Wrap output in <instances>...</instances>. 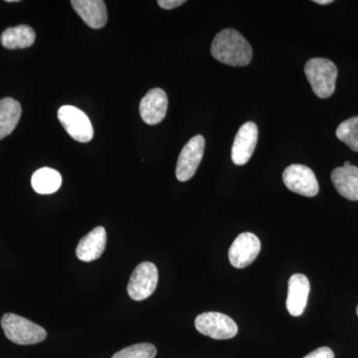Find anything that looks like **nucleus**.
Here are the masks:
<instances>
[{
	"label": "nucleus",
	"mask_w": 358,
	"mask_h": 358,
	"mask_svg": "<svg viewBox=\"0 0 358 358\" xmlns=\"http://www.w3.org/2000/svg\"><path fill=\"white\" fill-rule=\"evenodd\" d=\"M211 54L216 60L233 67H243L251 62L253 51L248 41L236 30L219 32L211 45Z\"/></svg>",
	"instance_id": "nucleus-1"
},
{
	"label": "nucleus",
	"mask_w": 358,
	"mask_h": 358,
	"mask_svg": "<svg viewBox=\"0 0 358 358\" xmlns=\"http://www.w3.org/2000/svg\"><path fill=\"white\" fill-rule=\"evenodd\" d=\"M1 327L6 338L16 345H36L47 338L43 327L14 313H6L2 317Z\"/></svg>",
	"instance_id": "nucleus-2"
},
{
	"label": "nucleus",
	"mask_w": 358,
	"mask_h": 358,
	"mask_svg": "<svg viewBox=\"0 0 358 358\" xmlns=\"http://www.w3.org/2000/svg\"><path fill=\"white\" fill-rule=\"evenodd\" d=\"M305 73L315 95L320 99L333 95L338 78V68L334 62L329 59H310L305 66Z\"/></svg>",
	"instance_id": "nucleus-3"
},
{
	"label": "nucleus",
	"mask_w": 358,
	"mask_h": 358,
	"mask_svg": "<svg viewBox=\"0 0 358 358\" xmlns=\"http://www.w3.org/2000/svg\"><path fill=\"white\" fill-rule=\"evenodd\" d=\"M200 334L214 339H229L236 336L238 326L228 315L216 312L203 313L195 319Z\"/></svg>",
	"instance_id": "nucleus-4"
},
{
	"label": "nucleus",
	"mask_w": 358,
	"mask_h": 358,
	"mask_svg": "<svg viewBox=\"0 0 358 358\" xmlns=\"http://www.w3.org/2000/svg\"><path fill=\"white\" fill-rule=\"evenodd\" d=\"M58 120L73 140L89 143L93 138V126L83 110L73 106H63L58 110Z\"/></svg>",
	"instance_id": "nucleus-5"
},
{
	"label": "nucleus",
	"mask_w": 358,
	"mask_h": 358,
	"mask_svg": "<svg viewBox=\"0 0 358 358\" xmlns=\"http://www.w3.org/2000/svg\"><path fill=\"white\" fill-rule=\"evenodd\" d=\"M159 282L157 266L152 262L141 263L134 268L128 285L129 296L134 301H143L152 296Z\"/></svg>",
	"instance_id": "nucleus-6"
},
{
	"label": "nucleus",
	"mask_w": 358,
	"mask_h": 358,
	"mask_svg": "<svg viewBox=\"0 0 358 358\" xmlns=\"http://www.w3.org/2000/svg\"><path fill=\"white\" fill-rule=\"evenodd\" d=\"M285 185L291 192L303 196L313 197L319 193L320 186L315 174L310 167L292 164L282 173Z\"/></svg>",
	"instance_id": "nucleus-7"
},
{
	"label": "nucleus",
	"mask_w": 358,
	"mask_h": 358,
	"mask_svg": "<svg viewBox=\"0 0 358 358\" xmlns=\"http://www.w3.org/2000/svg\"><path fill=\"white\" fill-rule=\"evenodd\" d=\"M204 148L205 140L200 134L193 136L186 143L179 155L176 169V178L179 181L185 182L194 176L203 157Z\"/></svg>",
	"instance_id": "nucleus-8"
},
{
	"label": "nucleus",
	"mask_w": 358,
	"mask_h": 358,
	"mask_svg": "<svg viewBox=\"0 0 358 358\" xmlns=\"http://www.w3.org/2000/svg\"><path fill=\"white\" fill-rule=\"evenodd\" d=\"M261 251V242L253 233L245 232L237 236L229 249V261L234 268L248 267Z\"/></svg>",
	"instance_id": "nucleus-9"
},
{
	"label": "nucleus",
	"mask_w": 358,
	"mask_h": 358,
	"mask_svg": "<svg viewBox=\"0 0 358 358\" xmlns=\"http://www.w3.org/2000/svg\"><path fill=\"white\" fill-rule=\"evenodd\" d=\"M258 141V128L255 122H245L239 129L232 150H231V159L236 166H244L251 159L253 152H255Z\"/></svg>",
	"instance_id": "nucleus-10"
},
{
	"label": "nucleus",
	"mask_w": 358,
	"mask_h": 358,
	"mask_svg": "<svg viewBox=\"0 0 358 358\" xmlns=\"http://www.w3.org/2000/svg\"><path fill=\"white\" fill-rule=\"evenodd\" d=\"M169 107V100L166 92L159 88L150 90L147 95L141 99L140 114L143 121L150 126L164 121Z\"/></svg>",
	"instance_id": "nucleus-11"
},
{
	"label": "nucleus",
	"mask_w": 358,
	"mask_h": 358,
	"mask_svg": "<svg viewBox=\"0 0 358 358\" xmlns=\"http://www.w3.org/2000/svg\"><path fill=\"white\" fill-rule=\"evenodd\" d=\"M310 281L305 275L294 274L289 278L287 310L293 317H300L307 307L310 294Z\"/></svg>",
	"instance_id": "nucleus-12"
},
{
	"label": "nucleus",
	"mask_w": 358,
	"mask_h": 358,
	"mask_svg": "<svg viewBox=\"0 0 358 358\" xmlns=\"http://www.w3.org/2000/svg\"><path fill=\"white\" fill-rule=\"evenodd\" d=\"M106 244L107 232L105 228L99 226L80 240L76 248V256L83 262L98 260L105 251Z\"/></svg>",
	"instance_id": "nucleus-13"
},
{
	"label": "nucleus",
	"mask_w": 358,
	"mask_h": 358,
	"mask_svg": "<svg viewBox=\"0 0 358 358\" xmlns=\"http://www.w3.org/2000/svg\"><path fill=\"white\" fill-rule=\"evenodd\" d=\"M71 4L89 27L100 29L107 24V7L102 0H72Z\"/></svg>",
	"instance_id": "nucleus-14"
},
{
	"label": "nucleus",
	"mask_w": 358,
	"mask_h": 358,
	"mask_svg": "<svg viewBox=\"0 0 358 358\" xmlns=\"http://www.w3.org/2000/svg\"><path fill=\"white\" fill-rule=\"evenodd\" d=\"M331 181L341 196L352 201L358 200L357 166H341L334 169Z\"/></svg>",
	"instance_id": "nucleus-15"
},
{
	"label": "nucleus",
	"mask_w": 358,
	"mask_h": 358,
	"mask_svg": "<svg viewBox=\"0 0 358 358\" xmlns=\"http://www.w3.org/2000/svg\"><path fill=\"white\" fill-rule=\"evenodd\" d=\"M36 39L34 30L28 25L7 28L0 36L2 46L6 49H25L32 46Z\"/></svg>",
	"instance_id": "nucleus-16"
},
{
	"label": "nucleus",
	"mask_w": 358,
	"mask_h": 358,
	"mask_svg": "<svg viewBox=\"0 0 358 358\" xmlns=\"http://www.w3.org/2000/svg\"><path fill=\"white\" fill-rule=\"evenodd\" d=\"M22 109L20 102L13 98L0 100V141L9 136L20 122Z\"/></svg>",
	"instance_id": "nucleus-17"
},
{
	"label": "nucleus",
	"mask_w": 358,
	"mask_h": 358,
	"mask_svg": "<svg viewBox=\"0 0 358 358\" xmlns=\"http://www.w3.org/2000/svg\"><path fill=\"white\" fill-rule=\"evenodd\" d=\"M62 185V176L55 169L43 167L33 173L31 185L39 194H52L57 192Z\"/></svg>",
	"instance_id": "nucleus-18"
},
{
	"label": "nucleus",
	"mask_w": 358,
	"mask_h": 358,
	"mask_svg": "<svg viewBox=\"0 0 358 358\" xmlns=\"http://www.w3.org/2000/svg\"><path fill=\"white\" fill-rule=\"evenodd\" d=\"M336 136L353 152H358V117H350L341 122L336 129Z\"/></svg>",
	"instance_id": "nucleus-19"
},
{
	"label": "nucleus",
	"mask_w": 358,
	"mask_h": 358,
	"mask_svg": "<svg viewBox=\"0 0 358 358\" xmlns=\"http://www.w3.org/2000/svg\"><path fill=\"white\" fill-rule=\"evenodd\" d=\"M157 348L152 343H138L124 348L112 358H155Z\"/></svg>",
	"instance_id": "nucleus-20"
},
{
	"label": "nucleus",
	"mask_w": 358,
	"mask_h": 358,
	"mask_svg": "<svg viewBox=\"0 0 358 358\" xmlns=\"http://www.w3.org/2000/svg\"><path fill=\"white\" fill-rule=\"evenodd\" d=\"M303 358H334V353L331 348L322 346V348H317V350H313V352L308 353Z\"/></svg>",
	"instance_id": "nucleus-21"
},
{
	"label": "nucleus",
	"mask_w": 358,
	"mask_h": 358,
	"mask_svg": "<svg viewBox=\"0 0 358 358\" xmlns=\"http://www.w3.org/2000/svg\"><path fill=\"white\" fill-rule=\"evenodd\" d=\"M157 3H159L162 8L169 10V9H174L176 7L182 6V4L185 3V0H159Z\"/></svg>",
	"instance_id": "nucleus-22"
},
{
	"label": "nucleus",
	"mask_w": 358,
	"mask_h": 358,
	"mask_svg": "<svg viewBox=\"0 0 358 358\" xmlns=\"http://www.w3.org/2000/svg\"><path fill=\"white\" fill-rule=\"evenodd\" d=\"M315 2L320 6H326V4L333 3V0H315Z\"/></svg>",
	"instance_id": "nucleus-23"
},
{
	"label": "nucleus",
	"mask_w": 358,
	"mask_h": 358,
	"mask_svg": "<svg viewBox=\"0 0 358 358\" xmlns=\"http://www.w3.org/2000/svg\"><path fill=\"white\" fill-rule=\"evenodd\" d=\"M352 166V164H350V162H345V164H343V166Z\"/></svg>",
	"instance_id": "nucleus-24"
},
{
	"label": "nucleus",
	"mask_w": 358,
	"mask_h": 358,
	"mask_svg": "<svg viewBox=\"0 0 358 358\" xmlns=\"http://www.w3.org/2000/svg\"><path fill=\"white\" fill-rule=\"evenodd\" d=\"M357 315H358V307H357Z\"/></svg>",
	"instance_id": "nucleus-25"
}]
</instances>
